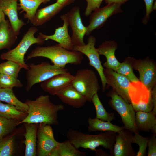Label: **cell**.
Masks as SVG:
<instances>
[{"instance_id":"6da1fadb","label":"cell","mask_w":156,"mask_h":156,"mask_svg":"<svg viewBox=\"0 0 156 156\" xmlns=\"http://www.w3.org/2000/svg\"><path fill=\"white\" fill-rule=\"evenodd\" d=\"M28 106V114L20 122L44 124L50 125H57L58 112L63 110L62 104H55L51 102L48 95H41L34 100H27Z\"/></svg>"},{"instance_id":"7a4b0ae2","label":"cell","mask_w":156,"mask_h":156,"mask_svg":"<svg viewBox=\"0 0 156 156\" xmlns=\"http://www.w3.org/2000/svg\"><path fill=\"white\" fill-rule=\"evenodd\" d=\"M37 57L48 58L53 64L63 68L68 64H80L84 58L83 54L81 52L68 50L58 44L47 46H38L28 55L26 60Z\"/></svg>"},{"instance_id":"3957f363","label":"cell","mask_w":156,"mask_h":156,"mask_svg":"<svg viewBox=\"0 0 156 156\" xmlns=\"http://www.w3.org/2000/svg\"><path fill=\"white\" fill-rule=\"evenodd\" d=\"M116 133L114 131H107L98 134L90 135L69 129L67 133L66 137L78 149L82 148L96 151L97 147L102 146L109 150L110 153L109 156H113Z\"/></svg>"},{"instance_id":"277c9868","label":"cell","mask_w":156,"mask_h":156,"mask_svg":"<svg viewBox=\"0 0 156 156\" xmlns=\"http://www.w3.org/2000/svg\"><path fill=\"white\" fill-rule=\"evenodd\" d=\"M38 31L37 28L35 26L30 27L24 34L18 45L12 49H9L0 55L2 60H10L14 62L21 65L25 70H27L29 66L24 61L25 54L31 46L36 44L38 45L43 44L45 40L42 38L39 35L37 38L34 36L35 33Z\"/></svg>"},{"instance_id":"5b68a950","label":"cell","mask_w":156,"mask_h":156,"mask_svg":"<svg viewBox=\"0 0 156 156\" xmlns=\"http://www.w3.org/2000/svg\"><path fill=\"white\" fill-rule=\"evenodd\" d=\"M72 84L89 102H92L93 97L100 88L95 72L87 68L77 71Z\"/></svg>"},{"instance_id":"8992f818","label":"cell","mask_w":156,"mask_h":156,"mask_svg":"<svg viewBox=\"0 0 156 156\" xmlns=\"http://www.w3.org/2000/svg\"><path fill=\"white\" fill-rule=\"evenodd\" d=\"M26 73V91H29L35 84L41 83L53 76L68 72L67 69L51 64L47 62L38 64L31 63Z\"/></svg>"},{"instance_id":"52a82bcc","label":"cell","mask_w":156,"mask_h":156,"mask_svg":"<svg viewBox=\"0 0 156 156\" xmlns=\"http://www.w3.org/2000/svg\"><path fill=\"white\" fill-rule=\"evenodd\" d=\"M106 95L110 97L109 104L120 115L125 129L133 133L139 132L135 122V111L131 104L126 102L112 89Z\"/></svg>"},{"instance_id":"ba28073f","label":"cell","mask_w":156,"mask_h":156,"mask_svg":"<svg viewBox=\"0 0 156 156\" xmlns=\"http://www.w3.org/2000/svg\"><path fill=\"white\" fill-rule=\"evenodd\" d=\"M129 95L135 112H149L153 108L151 91L140 81L131 82Z\"/></svg>"},{"instance_id":"9c48e42d","label":"cell","mask_w":156,"mask_h":156,"mask_svg":"<svg viewBox=\"0 0 156 156\" xmlns=\"http://www.w3.org/2000/svg\"><path fill=\"white\" fill-rule=\"evenodd\" d=\"M96 38L93 36H90L87 43L82 46H74L73 50L78 51L85 55L88 58L89 65L97 71L100 76L102 86V90L104 92L106 89L107 82L103 73V68L100 58V55L95 47Z\"/></svg>"},{"instance_id":"30bf717a","label":"cell","mask_w":156,"mask_h":156,"mask_svg":"<svg viewBox=\"0 0 156 156\" xmlns=\"http://www.w3.org/2000/svg\"><path fill=\"white\" fill-rule=\"evenodd\" d=\"M121 5L118 3H113L95 10L90 15L89 24L86 27L85 35H89L94 30L102 27L111 16L122 12Z\"/></svg>"},{"instance_id":"8fae6325","label":"cell","mask_w":156,"mask_h":156,"mask_svg":"<svg viewBox=\"0 0 156 156\" xmlns=\"http://www.w3.org/2000/svg\"><path fill=\"white\" fill-rule=\"evenodd\" d=\"M37 138L36 155L38 156H49L59 143L54 138L51 127L48 125H38Z\"/></svg>"},{"instance_id":"7c38bea8","label":"cell","mask_w":156,"mask_h":156,"mask_svg":"<svg viewBox=\"0 0 156 156\" xmlns=\"http://www.w3.org/2000/svg\"><path fill=\"white\" fill-rule=\"evenodd\" d=\"M133 69L139 74V81L150 91L156 85V63L149 57L143 60L135 59Z\"/></svg>"},{"instance_id":"4fadbf2b","label":"cell","mask_w":156,"mask_h":156,"mask_svg":"<svg viewBox=\"0 0 156 156\" xmlns=\"http://www.w3.org/2000/svg\"><path fill=\"white\" fill-rule=\"evenodd\" d=\"M103 73L107 85L111 87L112 89L126 102L131 103L129 90L131 82L125 77L112 69L104 68Z\"/></svg>"},{"instance_id":"5bb4252c","label":"cell","mask_w":156,"mask_h":156,"mask_svg":"<svg viewBox=\"0 0 156 156\" xmlns=\"http://www.w3.org/2000/svg\"><path fill=\"white\" fill-rule=\"evenodd\" d=\"M66 14L69 25L72 30L71 37L73 45H84L85 43L83 38L86 33L87 28L82 23L79 8L77 6H75Z\"/></svg>"},{"instance_id":"9a60e30c","label":"cell","mask_w":156,"mask_h":156,"mask_svg":"<svg viewBox=\"0 0 156 156\" xmlns=\"http://www.w3.org/2000/svg\"><path fill=\"white\" fill-rule=\"evenodd\" d=\"M22 128H17L12 133L0 140V156L17 155L24 143L22 138L25 133Z\"/></svg>"},{"instance_id":"2e32d148","label":"cell","mask_w":156,"mask_h":156,"mask_svg":"<svg viewBox=\"0 0 156 156\" xmlns=\"http://www.w3.org/2000/svg\"><path fill=\"white\" fill-rule=\"evenodd\" d=\"M117 133L114 146V156H136V153L132 147L133 133L124 128Z\"/></svg>"},{"instance_id":"e0dca14e","label":"cell","mask_w":156,"mask_h":156,"mask_svg":"<svg viewBox=\"0 0 156 156\" xmlns=\"http://www.w3.org/2000/svg\"><path fill=\"white\" fill-rule=\"evenodd\" d=\"M63 21L62 26L55 29L54 34L52 35H47L40 32L38 35L42 39L46 40H51L58 43L63 48L70 51L73 50V45L71 37L69 34L68 27L69 26L66 14L62 15L60 16Z\"/></svg>"},{"instance_id":"ac0fdd59","label":"cell","mask_w":156,"mask_h":156,"mask_svg":"<svg viewBox=\"0 0 156 156\" xmlns=\"http://www.w3.org/2000/svg\"><path fill=\"white\" fill-rule=\"evenodd\" d=\"M74 77L68 72L57 74L41 82L40 86L45 92L56 95L58 92L72 84Z\"/></svg>"},{"instance_id":"d6986e66","label":"cell","mask_w":156,"mask_h":156,"mask_svg":"<svg viewBox=\"0 0 156 156\" xmlns=\"http://www.w3.org/2000/svg\"><path fill=\"white\" fill-rule=\"evenodd\" d=\"M18 0H0V7L9 18L10 25L18 36L21 28L26 24L19 18L17 11Z\"/></svg>"},{"instance_id":"ffe728a7","label":"cell","mask_w":156,"mask_h":156,"mask_svg":"<svg viewBox=\"0 0 156 156\" xmlns=\"http://www.w3.org/2000/svg\"><path fill=\"white\" fill-rule=\"evenodd\" d=\"M118 46L117 43L114 41L108 40L102 42L97 48L99 55L104 56L106 58L104 66L116 72L120 64L115 55Z\"/></svg>"},{"instance_id":"44dd1931","label":"cell","mask_w":156,"mask_h":156,"mask_svg":"<svg viewBox=\"0 0 156 156\" xmlns=\"http://www.w3.org/2000/svg\"><path fill=\"white\" fill-rule=\"evenodd\" d=\"M56 95L65 104L77 109L83 107L87 101L72 84L58 92Z\"/></svg>"},{"instance_id":"7402d4cb","label":"cell","mask_w":156,"mask_h":156,"mask_svg":"<svg viewBox=\"0 0 156 156\" xmlns=\"http://www.w3.org/2000/svg\"><path fill=\"white\" fill-rule=\"evenodd\" d=\"M64 7L56 2L51 5L38 10L30 22L34 26L41 25L58 14Z\"/></svg>"},{"instance_id":"603a6c76","label":"cell","mask_w":156,"mask_h":156,"mask_svg":"<svg viewBox=\"0 0 156 156\" xmlns=\"http://www.w3.org/2000/svg\"><path fill=\"white\" fill-rule=\"evenodd\" d=\"M25 128L24 144L25 146V156L36 155V138L38 124L24 123Z\"/></svg>"},{"instance_id":"cb8c5ba5","label":"cell","mask_w":156,"mask_h":156,"mask_svg":"<svg viewBox=\"0 0 156 156\" xmlns=\"http://www.w3.org/2000/svg\"><path fill=\"white\" fill-rule=\"evenodd\" d=\"M17 38L9 20L5 19L3 20L0 25V50L10 49L15 43Z\"/></svg>"},{"instance_id":"d4e9b609","label":"cell","mask_w":156,"mask_h":156,"mask_svg":"<svg viewBox=\"0 0 156 156\" xmlns=\"http://www.w3.org/2000/svg\"><path fill=\"white\" fill-rule=\"evenodd\" d=\"M156 115L152 111L149 112H136L135 122L138 130L149 132L156 125Z\"/></svg>"},{"instance_id":"484cf974","label":"cell","mask_w":156,"mask_h":156,"mask_svg":"<svg viewBox=\"0 0 156 156\" xmlns=\"http://www.w3.org/2000/svg\"><path fill=\"white\" fill-rule=\"evenodd\" d=\"M111 122L102 120L96 118L89 117L87 121L88 131L89 132L112 131L117 133L125 128L124 127H119Z\"/></svg>"},{"instance_id":"4316f807","label":"cell","mask_w":156,"mask_h":156,"mask_svg":"<svg viewBox=\"0 0 156 156\" xmlns=\"http://www.w3.org/2000/svg\"><path fill=\"white\" fill-rule=\"evenodd\" d=\"M84 152L79 151L68 140L59 142L57 147L50 154L49 156H85Z\"/></svg>"},{"instance_id":"83f0119b","label":"cell","mask_w":156,"mask_h":156,"mask_svg":"<svg viewBox=\"0 0 156 156\" xmlns=\"http://www.w3.org/2000/svg\"><path fill=\"white\" fill-rule=\"evenodd\" d=\"M0 101L5 102L15 106L19 110L27 112L28 106L20 101L15 95L13 88H0Z\"/></svg>"},{"instance_id":"f1b7e54d","label":"cell","mask_w":156,"mask_h":156,"mask_svg":"<svg viewBox=\"0 0 156 156\" xmlns=\"http://www.w3.org/2000/svg\"><path fill=\"white\" fill-rule=\"evenodd\" d=\"M19 1L18 10L22 9L21 12L24 11L26 13L24 18H27L30 22L33 18L37 9L42 4H46L50 0H18Z\"/></svg>"},{"instance_id":"f546056e","label":"cell","mask_w":156,"mask_h":156,"mask_svg":"<svg viewBox=\"0 0 156 156\" xmlns=\"http://www.w3.org/2000/svg\"><path fill=\"white\" fill-rule=\"evenodd\" d=\"M27 114V112L19 111L12 105L4 104L0 101L1 116L8 119H16L22 121L26 117Z\"/></svg>"},{"instance_id":"4dcf8cb0","label":"cell","mask_w":156,"mask_h":156,"mask_svg":"<svg viewBox=\"0 0 156 156\" xmlns=\"http://www.w3.org/2000/svg\"><path fill=\"white\" fill-rule=\"evenodd\" d=\"M135 59L131 57L126 58L120 63L116 72L127 78L131 82L139 81L133 71V65Z\"/></svg>"},{"instance_id":"1f68e13d","label":"cell","mask_w":156,"mask_h":156,"mask_svg":"<svg viewBox=\"0 0 156 156\" xmlns=\"http://www.w3.org/2000/svg\"><path fill=\"white\" fill-rule=\"evenodd\" d=\"M21 121L0 116V140L15 130Z\"/></svg>"},{"instance_id":"d6a6232c","label":"cell","mask_w":156,"mask_h":156,"mask_svg":"<svg viewBox=\"0 0 156 156\" xmlns=\"http://www.w3.org/2000/svg\"><path fill=\"white\" fill-rule=\"evenodd\" d=\"M92 102L94 105L96 111V118L102 120L110 122L112 121L115 118L114 113H108L105 109L97 93L94 95Z\"/></svg>"},{"instance_id":"836d02e7","label":"cell","mask_w":156,"mask_h":156,"mask_svg":"<svg viewBox=\"0 0 156 156\" xmlns=\"http://www.w3.org/2000/svg\"><path fill=\"white\" fill-rule=\"evenodd\" d=\"M22 67L18 64L10 60L0 64V73L18 78Z\"/></svg>"},{"instance_id":"e575fe53","label":"cell","mask_w":156,"mask_h":156,"mask_svg":"<svg viewBox=\"0 0 156 156\" xmlns=\"http://www.w3.org/2000/svg\"><path fill=\"white\" fill-rule=\"evenodd\" d=\"M23 84L18 78L0 73V88H21Z\"/></svg>"},{"instance_id":"d590c367","label":"cell","mask_w":156,"mask_h":156,"mask_svg":"<svg viewBox=\"0 0 156 156\" xmlns=\"http://www.w3.org/2000/svg\"><path fill=\"white\" fill-rule=\"evenodd\" d=\"M139 133L137 132L134 133V135L133 138V143L136 144L139 146V150L136 153V156H146L148 138L142 136Z\"/></svg>"},{"instance_id":"8d00e7d4","label":"cell","mask_w":156,"mask_h":156,"mask_svg":"<svg viewBox=\"0 0 156 156\" xmlns=\"http://www.w3.org/2000/svg\"><path fill=\"white\" fill-rule=\"evenodd\" d=\"M87 5L85 10L84 15L86 17L90 15L95 10L100 8L103 0H85Z\"/></svg>"},{"instance_id":"74e56055","label":"cell","mask_w":156,"mask_h":156,"mask_svg":"<svg viewBox=\"0 0 156 156\" xmlns=\"http://www.w3.org/2000/svg\"><path fill=\"white\" fill-rule=\"evenodd\" d=\"M148 156H156V135L152 134L148 138Z\"/></svg>"},{"instance_id":"f35d334b","label":"cell","mask_w":156,"mask_h":156,"mask_svg":"<svg viewBox=\"0 0 156 156\" xmlns=\"http://www.w3.org/2000/svg\"><path fill=\"white\" fill-rule=\"evenodd\" d=\"M146 6V14L142 20V22L146 25L150 18V15L153 11V7L155 0H144Z\"/></svg>"},{"instance_id":"ab89813d","label":"cell","mask_w":156,"mask_h":156,"mask_svg":"<svg viewBox=\"0 0 156 156\" xmlns=\"http://www.w3.org/2000/svg\"><path fill=\"white\" fill-rule=\"evenodd\" d=\"M153 108L152 111L156 115V85L151 91Z\"/></svg>"},{"instance_id":"60d3db41","label":"cell","mask_w":156,"mask_h":156,"mask_svg":"<svg viewBox=\"0 0 156 156\" xmlns=\"http://www.w3.org/2000/svg\"><path fill=\"white\" fill-rule=\"evenodd\" d=\"M75 0H56V2L63 7L73 3Z\"/></svg>"},{"instance_id":"b9f144b4","label":"cell","mask_w":156,"mask_h":156,"mask_svg":"<svg viewBox=\"0 0 156 156\" xmlns=\"http://www.w3.org/2000/svg\"><path fill=\"white\" fill-rule=\"evenodd\" d=\"M129 0H105L106 3L108 4L115 3L121 5Z\"/></svg>"},{"instance_id":"7bdbcfd3","label":"cell","mask_w":156,"mask_h":156,"mask_svg":"<svg viewBox=\"0 0 156 156\" xmlns=\"http://www.w3.org/2000/svg\"><path fill=\"white\" fill-rule=\"evenodd\" d=\"M5 19V15L0 7V25L2 21Z\"/></svg>"},{"instance_id":"ee69618b","label":"cell","mask_w":156,"mask_h":156,"mask_svg":"<svg viewBox=\"0 0 156 156\" xmlns=\"http://www.w3.org/2000/svg\"><path fill=\"white\" fill-rule=\"evenodd\" d=\"M151 131L153 134L156 135V125L153 127Z\"/></svg>"},{"instance_id":"f6af8a7d","label":"cell","mask_w":156,"mask_h":156,"mask_svg":"<svg viewBox=\"0 0 156 156\" xmlns=\"http://www.w3.org/2000/svg\"><path fill=\"white\" fill-rule=\"evenodd\" d=\"M156 0H155V1L154 2L153 5V10H156Z\"/></svg>"}]
</instances>
